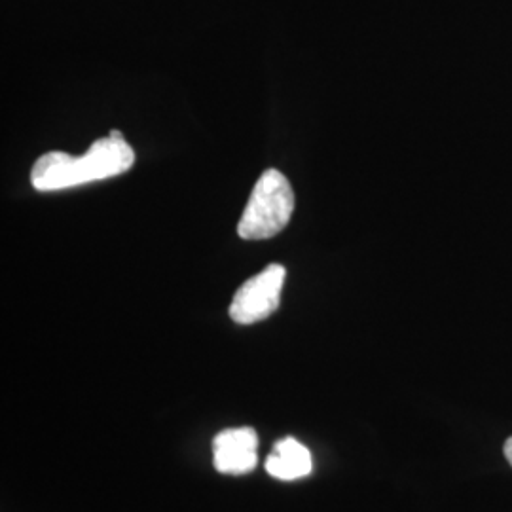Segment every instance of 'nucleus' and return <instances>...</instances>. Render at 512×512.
I'll return each mask as SVG.
<instances>
[{
  "instance_id": "20e7f679",
  "label": "nucleus",
  "mask_w": 512,
  "mask_h": 512,
  "mask_svg": "<svg viewBox=\"0 0 512 512\" xmlns=\"http://www.w3.org/2000/svg\"><path fill=\"white\" fill-rule=\"evenodd\" d=\"M258 437L255 429H226L213 440L215 469L222 475H245L255 469Z\"/></svg>"
},
{
  "instance_id": "f257e3e1",
  "label": "nucleus",
  "mask_w": 512,
  "mask_h": 512,
  "mask_svg": "<svg viewBox=\"0 0 512 512\" xmlns=\"http://www.w3.org/2000/svg\"><path fill=\"white\" fill-rule=\"evenodd\" d=\"M135 164V152L118 129L97 139L82 156L54 150L40 156L31 169V184L38 192H54L95 183L126 173Z\"/></svg>"
},
{
  "instance_id": "39448f33",
  "label": "nucleus",
  "mask_w": 512,
  "mask_h": 512,
  "mask_svg": "<svg viewBox=\"0 0 512 512\" xmlns=\"http://www.w3.org/2000/svg\"><path fill=\"white\" fill-rule=\"evenodd\" d=\"M266 471L277 480L287 482L311 475L313 459L310 450L293 437L281 439L275 442L272 454L266 459Z\"/></svg>"
},
{
  "instance_id": "423d86ee",
  "label": "nucleus",
  "mask_w": 512,
  "mask_h": 512,
  "mask_svg": "<svg viewBox=\"0 0 512 512\" xmlns=\"http://www.w3.org/2000/svg\"><path fill=\"white\" fill-rule=\"evenodd\" d=\"M503 454H505V458H507V461L511 463L512 467V437L511 439H507V442H505V446H503Z\"/></svg>"
},
{
  "instance_id": "7ed1b4c3",
  "label": "nucleus",
  "mask_w": 512,
  "mask_h": 512,
  "mask_svg": "<svg viewBox=\"0 0 512 512\" xmlns=\"http://www.w3.org/2000/svg\"><path fill=\"white\" fill-rule=\"evenodd\" d=\"M285 275L287 272L281 264H270L260 274L247 279L230 304L232 321L238 325H255L268 319L279 308Z\"/></svg>"
},
{
  "instance_id": "f03ea898",
  "label": "nucleus",
  "mask_w": 512,
  "mask_h": 512,
  "mask_svg": "<svg viewBox=\"0 0 512 512\" xmlns=\"http://www.w3.org/2000/svg\"><path fill=\"white\" fill-rule=\"evenodd\" d=\"M294 192L289 179L268 169L256 181L253 194L241 215L238 234L241 239H270L277 236L293 217Z\"/></svg>"
}]
</instances>
